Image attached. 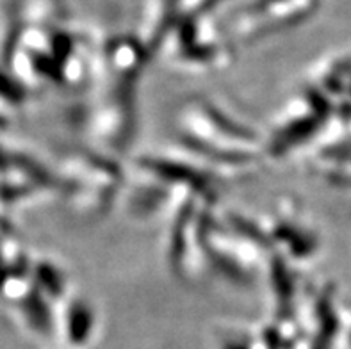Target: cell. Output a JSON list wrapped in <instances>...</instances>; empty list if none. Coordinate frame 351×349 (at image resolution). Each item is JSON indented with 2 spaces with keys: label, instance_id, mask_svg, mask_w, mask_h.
Segmentation results:
<instances>
[]
</instances>
